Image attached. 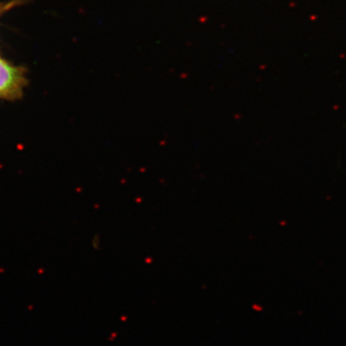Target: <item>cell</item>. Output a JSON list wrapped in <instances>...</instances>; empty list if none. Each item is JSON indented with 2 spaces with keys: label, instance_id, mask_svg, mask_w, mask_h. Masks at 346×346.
Returning a JSON list of instances; mask_svg holds the SVG:
<instances>
[{
  "label": "cell",
  "instance_id": "obj_1",
  "mask_svg": "<svg viewBox=\"0 0 346 346\" xmlns=\"http://www.w3.org/2000/svg\"><path fill=\"white\" fill-rule=\"evenodd\" d=\"M27 84L24 70L0 58V99L16 100L22 96Z\"/></svg>",
  "mask_w": 346,
  "mask_h": 346
}]
</instances>
